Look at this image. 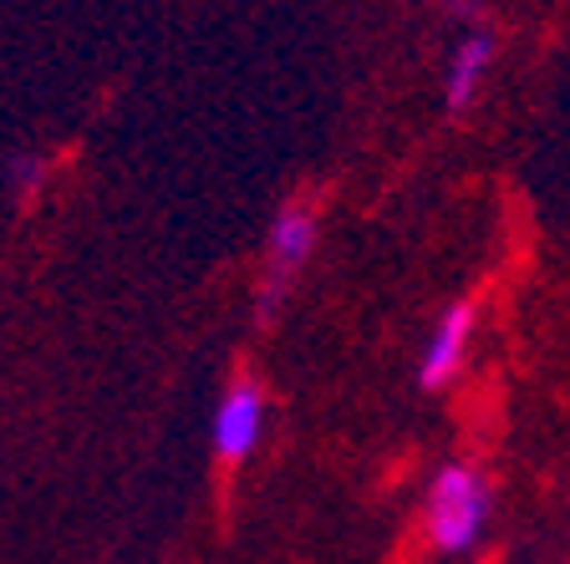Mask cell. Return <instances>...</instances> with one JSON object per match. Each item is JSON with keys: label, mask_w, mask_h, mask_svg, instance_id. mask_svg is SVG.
I'll list each match as a JSON object with an SVG mask.
<instances>
[{"label": "cell", "mask_w": 570, "mask_h": 564, "mask_svg": "<svg viewBox=\"0 0 570 564\" xmlns=\"http://www.w3.org/2000/svg\"><path fill=\"white\" fill-rule=\"evenodd\" d=\"M428 540L439 554H474L484 544L489 524H494V483L474 463H443L428 483Z\"/></svg>", "instance_id": "obj_1"}, {"label": "cell", "mask_w": 570, "mask_h": 564, "mask_svg": "<svg viewBox=\"0 0 570 564\" xmlns=\"http://www.w3.org/2000/svg\"><path fill=\"white\" fill-rule=\"evenodd\" d=\"M316 239H321L316 204L291 199V204H281V209H275L271 235H265V280H261V295H255L261 320L281 316V306L291 300L301 270H306L311 255H316Z\"/></svg>", "instance_id": "obj_2"}, {"label": "cell", "mask_w": 570, "mask_h": 564, "mask_svg": "<svg viewBox=\"0 0 570 564\" xmlns=\"http://www.w3.org/2000/svg\"><path fill=\"white\" fill-rule=\"evenodd\" d=\"M265 423H271V397L255 376H239L229 382V392L219 397L214 407V423H209V437H214V458L225 468H239L245 458H255L265 443Z\"/></svg>", "instance_id": "obj_3"}, {"label": "cell", "mask_w": 570, "mask_h": 564, "mask_svg": "<svg viewBox=\"0 0 570 564\" xmlns=\"http://www.w3.org/2000/svg\"><path fill=\"white\" fill-rule=\"evenodd\" d=\"M469 346H474V306H469V300H453V306L433 320L423 352H417V387L433 392V397L449 392L463 376V366H469Z\"/></svg>", "instance_id": "obj_4"}, {"label": "cell", "mask_w": 570, "mask_h": 564, "mask_svg": "<svg viewBox=\"0 0 570 564\" xmlns=\"http://www.w3.org/2000/svg\"><path fill=\"white\" fill-rule=\"evenodd\" d=\"M489 67H494V36L489 31H469L453 47L449 57V77H443V107H449V118H463L469 107H474L479 87H484Z\"/></svg>", "instance_id": "obj_5"}, {"label": "cell", "mask_w": 570, "mask_h": 564, "mask_svg": "<svg viewBox=\"0 0 570 564\" xmlns=\"http://www.w3.org/2000/svg\"><path fill=\"white\" fill-rule=\"evenodd\" d=\"M6 184H11L16 199H36L41 184H47V158L41 154H16L11 164H6Z\"/></svg>", "instance_id": "obj_6"}]
</instances>
